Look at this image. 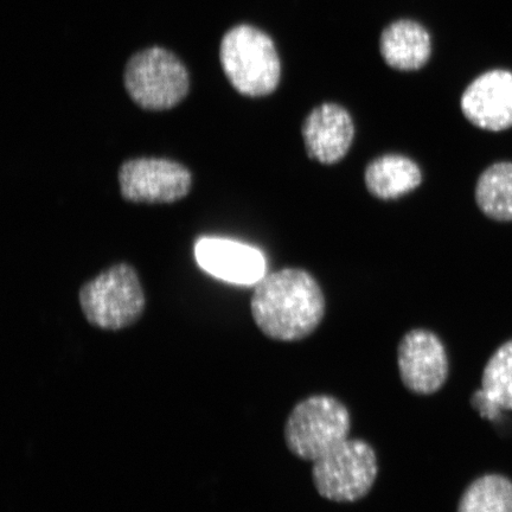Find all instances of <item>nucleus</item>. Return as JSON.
<instances>
[{
    "mask_svg": "<svg viewBox=\"0 0 512 512\" xmlns=\"http://www.w3.org/2000/svg\"><path fill=\"white\" fill-rule=\"evenodd\" d=\"M254 322L273 341L297 342L316 331L325 315L317 280L300 268L266 274L251 300Z\"/></svg>",
    "mask_w": 512,
    "mask_h": 512,
    "instance_id": "1",
    "label": "nucleus"
},
{
    "mask_svg": "<svg viewBox=\"0 0 512 512\" xmlns=\"http://www.w3.org/2000/svg\"><path fill=\"white\" fill-rule=\"evenodd\" d=\"M220 60L232 86L249 98L270 95L279 85L277 49L270 36L251 25H239L224 35Z\"/></svg>",
    "mask_w": 512,
    "mask_h": 512,
    "instance_id": "2",
    "label": "nucleus"
},
{
    "mask_svg": "<svg viewBox=\"0 0 512 512\" xmlns=\"http://www.w3.org/2000/svg\"><path fill=\"white\" fill-rule=\"evenodd\" d=\"M351 416L344 403L330 395H313L288 415L284 439L293 456L316 462L350 438Z\"/></svg>",
    "mask_w": 512,
    "mask_h": 512,
    "instance_id": "3",
    "label": "nucleus"
},
{
    "mask_svg": "<svg viewBox=\"0 0 512 512\" xmlns=\"http://www.w3.org/2000/svg\"><path fill=\"white\" fill-rule=\"evenodd\" d=\"M83 316L95 328L119 331L136 324L145 310L138 273L127 264L114 265L81 287Z\"/></svg>",
    "mask_w": 512,
    "mask_h": 512,
    "instance_id": "4",
    "label": "nucleus"
},
{
    "mask_svg": "<svg viewBox=\"0 0 512 512\" xmlns=\"http://www.w3.org/2000/svg\"><path fill=\"white\" fill-rule=\"evenodd\" d=\"M379 473L376 452L367 441L347 439L313 462L312 482L320 496L337 503L366 497Z\"/></svg>",
    "mask_w": 512,
    "mask_h": 512,
    "instance_id": "5",
    "label": "nucleus"
},
{
    "mask_svg": "<svg viewBox=\"0 0 512 512\" xmlns=\"http://www.w3.org/2000/svg\"><path fill=\"white\" fill-rule=\"evenodd\" d=\"M130 98L146 111H166L187 98L190 79L183 62L169 50L150 48L131 57L124 74Z\"/></svg>",
    "mask_w": 512,
    "mask_h": 512,
    "instance_id": "6",
    "label": "nucleus"
},
{
    "mask_svg": "<svg viewBox=\"0 0 512 512\" xmlns=\"http://www.w3.org/2000/svg\"><path fill=\"white\" fill-rule=\"evenodd\" d=\"M121 196L128 202L165 204L188 196L192 176L187 166L165 158L127 160L118 174Z\"/></svg>",
    "mask_w": 512,
    "mask_h": 512,
    "instance_id": "7",
    "label": "nucleus"
},
{
    "mask_svg": "<svg viewBox=\"0 0 512 512\" xmlns=\"http://www.w3.org/2000/svg\"><path fill=\"white\" fill-rule=\"evenodd\" d=\"M401 381L409 392L432 395L447 381L445 345L432 331L415 329L402 337L398 348Z\"/></svg>",
    "mask_w": 512,
    "mask_h": 512,
    "instance_id": "8",
    "label": "nucleus"
},
{
    "mask_svg": "<svg viewBox=\"0 0 512 512\" xmlns=\"http://www.w3.org/2000/svg\"><path fill=\"white\" fill-rule=\"evenodd\" d=\"M464 117L480 130L502 132L512 127V73L486 72L465 89L460 100Z\"/></svg>",
    "mask_w": 512,
    "mask_h": 512,
    "instance_id": "9",
    "label": "nucleus"
},
{
    "mask_svg": "<svg viewBox=\"0 0 512 512\" xmlns=\"http://www.w3.org/2000/svg\"><path fill=\"white\" fill-rule=\"evenodd\" d=\"M195 255L202 270L227 283L252 286L266 275L264 254L240 242L202 239L196 243Z\"/></svg>",
    "mask_w": 512,
    "mask_h": 512,
    "instance_id": "10",
    "label": "nucleus"
},
{
    "mask_svg": "<svg viewBox=\"0 0 512 512\" xmlns=\"http://www.w3.org/2000/svg\"><path fill=\"white\" fill-rule=\"evenodd\" d=\"M302 133L307 155L320 164L332 165L348 155L355 126L344 107L323 104L307 115Z\"/></svg>",
    "mask_w": 512,
    "mask_h": 512,
    "instance_id": "11",
    "label": "nucleus"
},
{
    "mask_svg": "<svg viewBox=\"0 0 512 512\" xmlns=\"http://www.w3.org/2000/svg\"><path fill=\"white\" fill-rule=\"evenodd\" d=\"M380 49L389 67L412 72L430 59L431 38L419 23L403 19L382 32Z\"/></svg>",
    "mask_w": 512,
    "mask_h": 512,
    "instance_id": "12",
    "label": "nucleus"
},
{
    "mask_svg": "<svg viewBox=\"0 0 512 512\" xmlns=\"http://www.w3.org/2000/svg\"><path fill=\"white\" fill-rule=\"evenodd\" d=\"M364 182L371 195L389 201L419 188L422 174L411 158L389 153L371 160L364 172Z\"/></svg>",
    "mask_w": 512,
    "mask_h": 512,
    "instance_id": "13",
    "label": "nucleus"
},
{
    "mask_svg": "<svg viewBox=\"0 0 512 512\" xmlns=\"http://www.w3.org/2000/svg\"><path fill=\"white\" fill-rule=\"evenodd\" d=\"M476 203L480 211L497 222L512 221V162H498L479 176Z\"/></svg>",
    "mask_w": 512,
    "mask_h": 512,
    "instance_id": "14",
    "label": "nucleus"
},
{
    "mask_svg": "<svg viewBox=\"0 0 512 512\" xmlns=\"http://www.w3.org/2000/svg\"><path fill=\"white\" fill-rule=\"evenodd\" d=\"M458 512H512V482L501 475H485L464 491Z\"/></svg>",
    "mask_w": 512,
    "mask_h": 512,
    "instance_id": "15",
    "label": "nucleus"
},
{
    "mask_svg": "<svg viewBox=\"0 0 512 512\" xmlns=\"http://www.w3.org/2000/svg\"><path fill=\"white\" fill-rule=\"evenodd\" d=\"M482 390L499 408L512 411V339L501 345L486 363Z\"/></svg>",
    "mask_w": 512,
    "mask_h": 512,
    "instance_id": "16",
    "label": "nucleus"
}]
</instances>
